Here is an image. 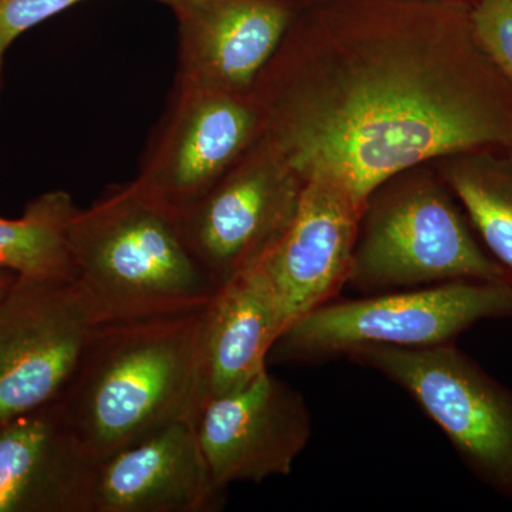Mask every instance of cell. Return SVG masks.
Returning <instances> with one entry per match:
<instances>
[{
  "mask_svg": "<svg viewBox=\"0 0 512 512\" xmlns=\"http://www.w3.org/2000/svg\"><path fill=\"white\" fill-rule=\"evenodd\" d=\"M444 160V183L488 254L512 276L511 158L470 151Z\"/></svg>",
  "mask_w": 512,
  "mask_h": 512,
  "instance_id": "obj_17",
  "label": "cell"
},
{
  "mask_svg": "<svg viewBox=\"0 0 512 512\" xmlns=\"http://www.w3.org/2000/svg\"><path fill=\"white\" fill-rule=\"evenodd\" d=\"M508 157H510V158H511V161H512V148H511V150H510V151H508Z\"/></svg>",
  "mask_w": 512,
  "mask_h": 512,
  "instance_id": "obj_22",
  "label": "cell"
},
{
  "mask_svg": "<svg viewBox=\"0 0 512 512\" xmlns=\"http://www.w3.org/2000/svg\"><path fill=\"white\" fill-rule=\"evenodd\" d=\"M200 318L201 309L96 329L60 399L96 466L168 424L194 423Z\"/></svg>",
  "mask_w": 512,
  "mask_h": 512,
  "instance_id": "obj_2",
  "label": "cell"
},
{
  "mask_svg": "<svg viewBox=\"0 0 512 512\" xmlns=\"http://www.w3.org/2000/svg\"><path fill=\"white\" fill-rule=\"evenodd\" d=\"M18 275L15 272L9 271V269L0 268V303L6 298L13 284H15Z\"/></svg>",
  "mask_w": 512,
  "mask_h": 512,
  "instance_id": "obj_20",
  "label": "cell"
},
{
  "mask_svg": "<svg viewBox=\"0 0 512 512\" xmlns=\"http://www.w3.org/2000/svg\"><path fill=\"white\" fill-rule=\"evenodd\" d=\"M286 326L264 261L220 286L201 309L195 349L198 412L268 369ZM198 414V413H197Z\"/></svg>",
  "mask_w": 512,
  "mask_h": 512,
  "instance_id": "obj_15",
  "label": "cell"
},
{
  "mask_svg": "<svg viewBox=\"0 0 512 512\" xmlns=\"http://www.w3.org/2000/svg\"><path fill=\"white\" fill-rule=\"evenodd\" d=\"M303 187L261 136L210 190L177 212L185 244L215 288L274 251L298 212Z\"/></svg>",
  "mask_w": 512,
  "mask_h": 512,
  "instance_id": "obj_7",
  "label": "cell"
},
{
  "mask_svg": "<svg viewBox=\"0 0 512 512\" xmlns=\"http://www.w3.org/2000/svg\"><path fill=\"white\" fill-rule=\"evenodd\" d=\"M84 0H0V53L6 55L12 43L26 30L59 15ZM173 5L174 0H157Z\"/></svg>",
  "mask_w": 512,
  "mask_h": 512,
  "instance_id": "obj_19",
  "label": "cell"
},
{
  "mask_svg": "<svg viewBox=\"0 0 512 512\" xmlns=\"http://www.w3.org/2000/svg\"><path fill=\"white\" fill-rule=\"evenodd\" d=\"M453 281L512 284L488 254L453 192L416 168L369 195L346 288L362 296Z\"/></svg>",
  "mask_w": 512,
  "mask_h": 512,
  "instance_id": "obj_4",
  "label": "cell"
},
{
  "mask_svg": "<svg viewBox=\"0 0 512 512\" xmlns=\"http://www.w3.org/2000/svg\"><path fill=\"white\" fill-rule=\"evenodd\" d=\"M222 494L195 424L180 420L97 464L92 512H214Z\"/></svg>",
  "mask_w": 512,
  "mask_h": 512,
  "instance_id": "obj_14",
  "label": "cell"
},
{
  "mask_svg": "<svg viewBox=\"0 0 512 512\" xmlns=\"http://www.w3.org/2000/svg\"><path fill=\"white\" fill-rule=\"evenodd\" d=\"M77 211L69 192L39 195L22 217H0V268L35 281H76L69 222Z\"/></svg>",
  "mask_w": 512,
  "mask_h": 512,
  "instance_id": "obj_16",
  "label": "cell"
},
{
  "mask_svg": "<svg viewBox=\"0 0 512 512\" xmlns=\"http://www.w3.org/2000/svg\"><path fill=\"white\" fill-rule=\"evenodd\" d=\"M194 424L211 476L222 490L289 476L312 436L302 394L268 369L241 389L208 400Z\"/></svg>",
  "mask_w": 512,
  "mask_h": 512,
  "instance_id": "obj_10",
  "label": "cell"
},
{
  "mask_svg": "<svg viewBox=\"0 0 512 512\" xmlns=\"http://www.w3.org/2000/svg\"><path fill=\"white\" fill-rule=\"evenodd\" d=\"M3 59H5V55L0 53V96H2L3 90Z\"/></svg>",
  "mask_w": 512,
  "mask_h": 512,
  "instance_id": "obj_21",
  "label": "cell"
},
{
  "mask_svg": "<svg viewBox=\"0 0 512 512\" xmlns=\"http://www.w3.org/2000/svg\"><path fill=\"white\" fill-rule=\"evenodd\" d=\"M178 20L175 82L247 93L292 25L284 0H174Z\"/></svg>",
  "mask_w": 512,
  "mask_h": 512,
  "instance_id": "obj_11",
  "label": "cell"
},
{
  "mask_svg": "<svg viewBox=\"0 0 512 512\" xmlns=\"http://www.w3.org/2000/svg\"><path fill=\"white\" fill-rule=\"evenodd\" d=\"M471 19L485 52L512 84V0H478Z\"/></svg>",
  "mask_w": 512,
  "mask_h": 512,
  "instance_id": "obj_18",
  "label": "cell"
},
{
  "mask_svg": "<svg viewBox=\"0 0 512 512\" xmlns=\"http://www.w3.org/2000/svg\"><path fill=\"white\" fill-rule=\"evenodd\" d=\"M471 9L320 42L289 29L251 90L262 136L303 181L326 178L363 205L427 161L510 151L512 84L478 40Z\"/></svg>",
  "mask_w": 512,
  "mask_h": 512,
  "instance_id": "obj_1",
  "label": "cell"
},
{
  "mask_svg": "<svg viewBox=\"0 0 512 512\" xmlns=\"http://www.w3.org/2000/svg\"><path fill=\"white\" fill-rule=\"evenodd\" d=\"M264 116L252 92L175 82L136 180L175 212L202 197L254 146Z\"/></svg>",
  "mask_w": 512,
  "mask_h": 512,
  "instance_id": "obj_9",
  "label": "cell"
},
{
  "mask_svg": "<svg viewBox=\"0 0 512 512\" xmlns=\"http://www.w3.org/2000/svg\"><path fill=\"white\" fill-rule=\"evenodd\" d=\"M363 207L342 185L305 181L291 227L264 261L286 328L346 288Z\"/></svg>",
  "mask_w": 512,
  "mask_h": 512,
  "instance_id": "obj_12",
  "label": "cell"
},
{
  "mask_svg": "<svg viewBox=\"0 0 512 512\" xmlns=\"http://www.w3.org/2000/svg\"><path fill=\"white\" fill-rule=\"evenodd\" d=\"M96 468L60 399L0 424V512H92Z\"/></svg>",
  "mask_w": 512,
  "mask_h": 512,
  "instance_id": "obj_13",
  "label": "cell"
},
{
  "mask_svg": "<svg viewBox=\"0 0 512 512\" xmlns=\"http://www.w3.org/2000/svg\"><path fill=\"white\" fill-rule=\"evenodd\" d=\"M76 282L100 325L200 311L217 288L185 244L177 212L136 178L69 222Z\"/></svg>",
  "mask_w": 512,
  "mask_h": 512,
  "instance_id": "obj_3",
  "label": "cell"
},
{
  "mask_svg": "<svg viewBox=\"0 0 512 512\" xmlns=\"http://www.w3.org/2000/svg\"><path fill=\"white\" fill-rule=\"evenodd\" d=\"M350 362L399 386L446 434L470 473L512 501V390L456 342L427 348L365 346Z\"/></svg>",
  "mask_w": 512,
  "mask_h": 512,
  "instance_id": "obj_6",
  "label": "cell"
},
{
  "mask_svg": "<svg viewBox=\"0 0 512 512\" xmlns=\"http://www.w3.org/2000/svg\"><path fill=\"white\" fill-rule=\"evenodd\" d=\"M99 326L76 281L18 276L0 303V424L62 399Z\"/></svg>",
  "mask_w": 512,
  "mask_h": 512,
  "instance_id": "obj_8",
  "label": "cell"
},
{
  "mask_svg": "<svg viewBox=\"0 0 512 512\" xmlns=\"http://www.w3.org/2000/svg\"><path fill=\"white\" fill-rule=\"evenodd\" d=\"M488 319H512V284L453 281L333 299L289 325L276 340L269 360L319 365L365 346L444 345Z\"/></svg>",
  "mask_w": 512,
  "mask_h": 512,
  "instance_id": "obj_5",
  "label": "cell"
}]
</instances>
